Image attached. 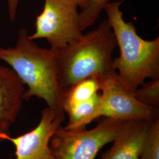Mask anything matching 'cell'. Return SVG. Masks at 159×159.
Here are the masks:
<instances>
[{
    "mask_svg": "<svg viewBox=\"0 0 159 159\" xmlns=\"http://www.w3.org/2000/svg\"><path fill=\"white\" fill-rule=\"evenodd\" d=\"M0 60L9 65L27 86L24 100L33 97L41 98L57 115L66 119L58 80L57 50L38 46L29 39L27 30L21 28L14 47H0Z\"/></svg>",
    "mask_w": 159,
    "mask_h": 159,
    "instance_id": "1",
    "label": "cell"
},
{
    "mask_svg": "<svg viewBox=\"0 0 159 159\" xmlns=\"http://www.w3.org/2000/svg\"><path fill=\"white\" fill-rule=\"evenodd\" d=\"M121 3L109 2L104 10L119 47L120 56L113 59L114 68L121 83L134 91L146 79H159V37L150 41L141 38L133 23L124 20Z\"/></svg>",
    "mask_w": 159,
    "mask_h": 159,
    "instance_id": "2",
    "label": "cell"
},
{
    "mask_svg": "<svg viewBox=\"0 0 159 159\" xmlns=\"http://www.w3.org/2000/svg\"><path fill=\"white\" fill-rule=\"evenodd\" d=\"M117 43L108 20L57 50L58 80L63 94L80 81L116 71L112 53Z\"/></svg>",
    "mask_w": 159,
    "mask_h": 159,
    "instance_id": "3",
    "label": "cell"
},
{
    "mask_svg": "<svg viewBox=\"0 0 159 159\" xmlns=\"http://www.w3.org/2000/svg\"><path fill=\"white\" fill-rule=\"evenodd\" d=\"M124 122L102 117L90 130L61 126L51 139V150L56 159H95L103 147L113 142Z\"/></svg>",
    "mask_w": 159,
    "mask_h": 159,
    "instance_id": "4",
    "label": "cell"
},
{
    "mask_svg": "<svg viewBox=\"0 0 159 159\" xmlns=\"http://www.w3.org/2000/svg\"><path fill=\"white\" fill-rule=\"evenodd\" d=\"M41 13L37 16L34 33L29 35L32 40L45 39L50 48L60 50L79 39V7L73 0H44Z\"/></svg>",
    "mask_w": 159,
    "mask_h": 159,
    "instance_id": "5",
    "label": "cell"
},
{
    "mask_svg": "<svg viewBox=\"0 0 159 159\" xmlns=\"http://www.w3.org/2000/svg\"><path fill=\"white\" fill-rule=\"evenodd\" d=\"M98 79L99 91H101L99 117L148 122L159 119V108L139 102L134 91L120 80L116 71L105 74Z\"/></svg>",
    "mask_w": 159,
    "mask_h": 159,
    "instance_id": "6",
    "label": "cell"
},
{
    "mask_svg": "<svg viewBox=\"0 0 159 159\" xmlns=\"http://www.w3.org/2000/svg\"><path fill=\"white\" fill-rule=\"evenodd\" d=\"M64 120L47 107L43 110L40 121L33 129L15 137L3 134L0 136V142L12 143L16 148V159H56L50 148V141Z\"/></svg>",
    "mask_w": 159,
    "mask_h": 159,
    "instance_id": "7",
    "label": "cell"
},
{
    "mask_svg": "<svg viewBox=\"0 0 159 159\" xmlns=\"http://www.w3.org/2000/svg\"><path fill=\"white\" fill-rule=\"evenodd\" d=\"M24 85L12 69L0 65V136L8 134L21 110Z\"/></svg>",
    "mask_w": 159,
    "mask_h": 159,
    "instance_id": "8",
    "label": "cell"
},
{
    "mask_svg": "<svg viewBox=\"0 0 159 159\" xmlns=\"http://www.w3.org/2000/svg\"><path fill=\"white\" fill-rule=\"evenodd\" d=\"M152 122L125 121L111 148L101 159H140L143 143Z\"/></svg>",
    "mask_w": 159,
    "mask_h": 159,
    "instance_id": "9",
    "label": "cell"
},
{
    "mask_svg": "<svg viewBox=\"0 0 159 159\" xmlns=\"http://www.w3.org/2000/svg\"><path fill=\"white\" fill-rule=\"evenodd\" d=\"M100 100V94L98 93L89 101L64 107L68 118V123L64 128L68 130L85 129L86 125L99 118L98 111Z\"/></svg>",
    "mask_w": 159,
    "mask_h": 159,
    "instance_id": "10",
    "label": "cell"
},
{
    "mask_svg": "<svg viewBox=\"0 0 159 159\" xmlns=\"http://www.w3.org/2000/svg\"><path fill=\"white\" fill-rule=\"evenodd\" d=\"M98 91V77H91L82 80L63 94V108L89 101L96 96Z\"/></svg>",
    "mask_w": 159,
    "mask_h": 159,
    "instance_id": "11",
    "label": "cell"
},
{
    "mask_svg": "<svg viewBox=\"0 0 159 159\" xmlns=\"http://www.w3.org/2000/svg\"><path fill=\"white\" fill-rule=\"evenodd\" d=\"M140 159H159V119L152 122L143 143Z\"/></svg>",
    "mask_w": 159,
    "mask_h": 159,
    "instance_id": "12",
    "label": "cell"
},
{
    "mask_svg": "<svg viewBox=\"0 0 159 159\" xmlns=\"http://www.w3.org/2000/svg\"><path fill=\"white\" fill-rule=\"evenodd\" d=\"M140 86L134 91L137 100L145 105L159 108V79L144 82Z\"/></svg>",
    "mask_w": 159,
    "mask_h": 159,
    "instance_id": "13",
    "label": "cell"
},
{
    "mask_svg": "<svg viewBox=\"0 0 159 159\" xmlns=\"http://www.w3.org/2000/svg\"><path fill=\"white\" fill-rule=\"evenodd\" d=\"M110 0H89L87 6L80 12V29L81 31L94 24Z\"/></svg>",
    "mask_w": 159,
    "mask_h": 159,
    "instance_id": "14",
    "label": "cell"
},
{
    "mask_svg": "<svg viewBox=\"0 0 159 159\" xmlns=\"http://www.w3.org/2000/svg\"><path fill=\"white\" fill-rule=\"evenodd\" d=\"M8 4V17L11 22H14L16 20L17 8L20 0H7Z\"/></svg>",
    "mask_w": 159,
    "mask_h": 159,
    "instance_id": "15",
    "label": "cell"
},
{
    "mask_svg": "<svg viewBox=\"0 0 159 159\" xmlns=\"http://www.w3.org/2000/svg\"><path fill=\"white\" fill-rule=\"evenodd\" d=\"M73 1L77 4V5L79 8H81V10H83L84 8H85L89 1V0H73Z\"/></svg>",
    "mask_w": 159,
    "mask_h": 159,
    "instance_id": "16",
    "label": "cell"
}]
</instances>
